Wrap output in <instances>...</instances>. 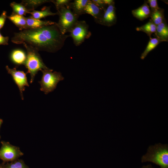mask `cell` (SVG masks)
<instances>
[{
    "label": "cell",
    "instance_id": "6da1fadb",
    "mask_svg": "<svg viewBox=\"0 0 168 168\" xmlns=\"http://www.w3.org/2000/svg\"><path fill=\"white\" fill-rule=\"evenodd\" d=\"M68 37L61 33L56 23L14 33L11 41L16 44H27L38 51L55 53L62 49Z\"/></svg>",
    "mask_w": 168,
    "mask_h": 168
},
{
    "label": "cell",
    "instance_id": "7a4b0ae2",
    "mask_svg": "<svg viewBox=\"0 0 168 168\" xmlns=\"http://www.w3.org/2000/svg\"><path fill=\"white\" fill-rule=\"evenodd\" d=\"M141 160L142 163L152 162L160 168H168V145L158 143L150 146Z\"/></svg>",
    "mask_w": 168,
    "mask_h": 168
},
{
    "label": "cell",
    "instance_id": "3957f363",
    "mask_svg": "<svg viewBox=\"0 0 168 168\" xmlns=\"http://www.w3.org/2000/svg\"><path fill=\"white\" fill-rule=\"evenodd\" d=\"M23 44L26 51V58L24 65L27 69V73L30 74V83H32L39 71L51 69L44 63L37 50L27 44L24 43Z\"/></svg>",
    "mask_w": 168,
    "mask_h": 168
},
{
    "label": "cell",
    "instance_id": "277c9868",
    "mask_svg": "<svg viewBox=\"0 0 168 168\" xmlns=\"http://www.w3.org/2000/svg\"><path fill=\"white\" fill-rule=\"evenodd\" d=\"M41 71L42 75L41 80L38 82L40 85V91L46 95L53 91L56 88L58 83L64 79L60 72H52V69Z\"/></svg>",
    "mask_w": 168,
    "mask_h": 168
},
{
    "label": "cell",
    "instance_id": "5b68a950",
    "mask_svg": "<svg viewBox=\"0 0 168 168\" xmlns=\"http://www.w3.org/2000/svg\"><path fill=\"white\" fill-rule=\"evenodd\" d=\"M59 16L57 25L59 30L63 34L69 32L77 22L79 16L74 13L69 7H64L57 10Z\"/></svg>",
    "mask_w": 168,
    "mask_h": 168
},
{
    "label": "cell",
    "instance_id": "8992f818",
    "mask_svg": "<svg viewBox=\"0 0 168 168\" xmlns=\"http://www.w3.org/2000/svg\"><path fill=\"white\" fill-rule=\"evenodd\" d=\"M69 32V36L72 38L74 44L77 46L80 45L91 35L89 26L84 21H78Z\"/></svg>",
    "mask_w": 168,
    "mask_h": 168
},
{
    "label": "cell",
    "instance_id": "52a82bcc",
    "mask_svg": "<svg viewBox=\"0 0 168 168\" xmlns=\"http://www.w3.org/2000/svg\"><path fill=\"white\" fill-rule=\"evenodd\" d=\"M8 73L10 74L19 89L22 100H24L23 92L25 89V86H29L26 77L27 73L23 71L17 70L16 68H11L8 66H6Z\"/></svg>",
    "mask_w": 168,
    "mask_h": 168
},
{
    "label": "cell",
    "instance_id": "ba28073f",
    "mask_svg": "<svg viewBox=\"0 0 168 168\" xmlns=\"http://www.w3.org/2000/svg\"><path fill=\"white\" fill-rule=\"evenodd\" d=\"M115 11L114 3L108 6L97 23L107 26L114 25L117 21Z\"/></svg>",
    "mask_w": 168,
    "mask_h": 168
},
{
    "label": "cell",
    "instance_id": "9c48e42d",
    "mask_svg": "<svg viewBox=\"0 0 168 168\" xmlns=\"http://www.w3.org/2000/svg\"><path fill=\"white\" fill-rule=\"evenodd\" d=\"M104 11L91 0H89L84 12V14H87L92 16L95 21L97 23L102 16Z\"/></svg>",
    "mask_w": 168,
    "mask_h": 168
},
{
    "label": "cell",
    "instance_id": "30bf717a",
    "mask_svg": "<svg viewBox=\"0 0 168 168\" xmlns=\"http://www.w3.org/2000/svg\"><path fill=\"white\" fill-rule=\"evenodd\" d=\"M132 14L137 19L143 21L150 17L151 10L149 5L146 1L138 8L133 10Z\"/></svg>",
    "mask_w": 168,
    "mask_h": 168
},
{
    "label": "cell",
    "instance_id": "8fae6325",
    "mask_svg": "<svg viewBox=\"0 0 168 168\" xmlns=\"http://www.w3.org/2000/svg\"><path fill=\"white\" fill-rule=\"evenodd\" d=\"M156 38L161 42L168 41V26L165 19L162 22L156 26L155 32Z\"/></svg>",
    "mask_w": 168,
    "mask_h": 168
},
{
    "label": "cell",
    "instance_id": "7c38bea8",
    "mask_svg": "<svg viewBox=\"0 0 168 168\" xmlns=\"http://www.w3.org/2000/svg\"><path fill=\"white\" fill-rule=\"evenodd\" d=\"M17 155L16 149L8 145H3L0 150V158L6 161L14 159Z\"/></svg>",
    "mask_w": 168,
    "mask_h": 168
},
{
    "label": "cell",
    "instance_id": "4fadbf2b",
    "mask_svg": "<svg viewBox=\"0 0 168 168\" xmlns=\"http://www.w3.org/2000/svg\"><path fill=\"white\" fill-rule=\"evenodd\" d=\"M26 58V54L23 50L16 49L13 50L10 55L11 61L16 66L24 65Z\"/></svg>",
    "mask_w": 168,
    "mask_h": 168
},
{
    "label": "cell",
    "instance_id": "5bb4252c",
    "mask_svg": "<svg viewBox=\"0 0 168 168\" xmlns=\"http://www.w3.org/2000/svg\"><path fill=\"white\" fill-rule=\"evenodd\" d=\"M26 18L27 29L38 28L45 26L53 25L56 23L51 21H44L35 19L31 16Z\"/></svg>",
    "mask_w": 168,
    "mask_h": 168
},
{
    "label": "cell",
    "instance_id": "9a60e30c",
    "mask_svg": "<svg viewBox=\"0 0 168 168\" xmlns=\"http://www.w3.org/2000/svg\"><path fill=\"white\" fill-rule=\"evenodd\" d=\"M89 0H75L70 2L69 7L75 14L79 16L84 14V10Z\"/></svg>",
    "mask_w": 168,
    "mask_h": 168
},
{
    "label": "cell",
    "instance_id": "2e32d148",
    "mask_svg": "<svg viewBox=\"0 0 168 168\" xmlns=\"http://www.w3.org/2000/svg\"><path fill=\"white\" fill-rule=\"evenodd\" d=\"M7 18L11 21L21 31L27 29L26 17L23 16L12 14Z\"/></svg>",
    "mask_w": 168,
    "mask_h": 168
},
{
    "label": "cell",
    "instance_id": "e0dca14e",
    "mask_svg": "<svg viewBox=\"0 0 168 168\" xmlns=\"http://www.w3.org/2000/svg\"><path fill=\"white\" fill-rule=\"evenodd\" d=\"M50 8V7L45 6L43 7L40 11L35 10L30 12V14L33 18L40 20L48 16L58 15L57 12L55 13L51 11Z\"/></svg>",
    "mask_w": 168,
    "mask_h": 168
},
{
    "label": "cell",
    "instance_id": "ac0fdd59",
    "mask_svg": "<svg viewBox=\"0 0 168 168\" xmlns=\"http://www.w3.org/2000/svg\"><path fill=\"white\" fill-rule=\"evenodd\" d=\"M52 0H22L21 3L29 12L35 10V9L43 4L52 2Z\"/></svg>",
    "mask_w": 168,
    "mask_h": 168
},
{
    "label": "cell",
    "instance_id": "d6986e66",
    "mask_svg": "<svg viewBox=\"0 0 168 168\" xmlns=\"http://www.w3.org/2000/svg\"><path fill=\"white\" fill-rule=\"evenodd\" d=\"M156 25L150 19L146 24L137 27L136 30L138 31H142L145 33L151 39L152 38V35L156 32Z\"/></svg>",
    "mask_w": 168,
    "mask_h": 168
},
{
    "label": "cell",
    "instance_id": "ffe728a7",
    "mask_svg": "<svg viewBox=\"0 0 168 168\" xmlns=\"http://www.w3.org/2000/svg\"><path fill=\"white\" fill-rule=\"evenodd\" d=\"M150 17V19L157 26L162 22L165 19L164 9L160 8L159 9L151 10Z\"/></svg>",
    "mask_w": 168,
    "mask_h": 168
},
{
    "label": "cell",
    "instance_id": "44dd1931",
    "mask_svg": "<svg viewBox=\"0 0 168 168\" xmlns=\"http://www.w3.org/2000/svg\"><path fill=\"white\" fill-rule=\"evenodd\" d=\"M161 42L160 40L156 37L150 39L145 49L141 55V59H144L148 54Z\"/></svg>",
    "mask_w": 168,
    "mask_h": 168
},
{
    "label": "cell",
    "instance_id": "7402d4cb",
    "mask_svg": "<svg viewBox=\"0 0 168 168\" xmlns=\"http://www.w3.org/2000/svg\"><path fill=\"white\" fill-rule=\"evenodd\" d=\"M10 6L12 9V14L24 16L27 13H30L21 3H17L13 2L10 3Z\"/></svg>",
    "mask_w": 168,
    "mask_h": 168
},
{
    "label": "cell",
    "instance_id": "603a6c76",
    "mask_svg": "<svg viewBox=\"0 0 168 168\" xmlns=\"http://www.w3.org/2000/svg\"><path fill=\"white\" fill-rule=\"evenodd\" d=\"M71 1L69 0H52V2L54 4L57 11L63 7H69Z\"/></svg>",
    "mask_w": 168,
    "mask_h": 168
},
{
    "label": "cell",
    "instance_id": "cb8c5ba5",
    "mask_svg": "<svg viewBox=\"0 0 168 168\" xmlns=\"http://www.w3.org/2000/svg\"><path fill=\"white\" fill-rule=\"evenodd\" d=\"M146 2L148 4H149V6L150 7L151 10L157 9L160 8L158 7L157 1L156 0H148Z\"/></svg>",
    "mask_w": 168,
    "mask_h": 168
},
{
    "label": "cell",
    "instance_id": "d4e9b609",
    "mask_svg": "<svg viewBox=\"0 0 168 168\" xmlns=\"http://www.w3.org/2000/svg\"><path fill=\"white\" fill-rule=\"evenodd\" d=\"M7 16V12L5 11H3L0 15V30L4 26Z\"/></svg>",
    "mask_w": 168,
    "mask_h": 168
},
{
    "label": "cell",
    "instance_id": "484cf974",
    "mask_svg": "<svg viewBox=\"0 0 168 168\" xmlns=\"http://www.w3.org/2000/svg\"><path fill=\"white\" fill-rule=\"evenodd\" d=\"M91 1L104 11L107 7V6L104 3L102 0H92Z\"/></svg>",
    "mask_w": 168,
    "mask_h": 168
},
{
    "label": "cell",
    "instance_id": "4316f807",
    "mask_svg": "<svg viewBox=\"0 0 168 168\" xmlns=\"http://www.w3.org/2000/svg\"><path fill=\"white\" fill-rule=\"evenodd\" d=\"M9 37L8 36H4L0 32V45H7Z\"/></svg>",
    "mask_w": 168,
    "mask_h": 168
},
{
    "label": "cell",
    "instance_id": "83f0119b",
    "mask_svg": "<svg viewBox=\"0 0 168 168\" xmlns=\"http://www.w3.org/2000/svg\"><path fill=\"white\" fill-rule=\"evenodd\" d=\"M8 168H24V166L21 163L18 162L12 164Z\"/></svg>",
    "mask_w": 168,
    "mask_h": 168
},
{
    "label": "cell",
    "instance_id": "f1b7e54d",
    "mask_svg": "<svg viewBox=\"0 0 168 168\" xmlns=\"http://www.w3.org/2000/svg\"><path fill=\"white\" fill-rule=\"evenodd\" d=\"M102 1L107 6L114 3V1L113 0H102Z\"/></svg>",
    "mask_w": 168,
    "mask_h": 168
},
{
    "label": "cell",
    "instance_id": "f546056e",
    "mask_svg": "<svg viewBox=\"0 0 168 168\" xmlns=\"http://www.w3.org/2000/svg\"><path fill=\"white\" fill-rule=\"evenodd\" d=\"M140 168H154L152 165H148L146 166H143Z\"/></svg>",
    "mask_w": 168,
    "mask_h": 168
},
{
    "label": "cell",
    "instance_id": "4dcf8cb0",
    "mask_svg": "<svg viewBox=\"0 0 168 168\" xmlns=\"http://www.w3.org/2000/svg\"><path fill=\"white\" fill-rule=\"evenodd\" d=\"M2 122V121L1 120V119H0V126Z\"/></svg>",
    "mask_w": 168,
    "mask_h": 168
}]
</instances>
